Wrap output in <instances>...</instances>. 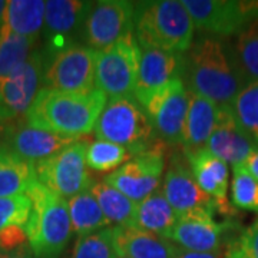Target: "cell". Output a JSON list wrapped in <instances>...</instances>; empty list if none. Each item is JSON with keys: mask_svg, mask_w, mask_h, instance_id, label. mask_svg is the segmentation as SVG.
Listing matches in <instances>:
<instances>
[{"mask_svg": "<svg viewBox=\"0 0 258 258\" xmlns=\"http://www.w3.org/2000/svg\"><path fill=\"white\" fill-rule=\"evenodd\" d=\"M132 155L128 149L113 144L109 141L96 139L88 145L86 149V164L96 172H108L115 171L125 162H128Z\"/></svg>", "mask_w": 258, "mask_h": 258, "instance_id": "obj_30", "label": "cell"}, {"mask_svg": "<svg viewBox=\"0 0 258 258\" xmlns=\"http://www.w3.org/2000/svg\"><path fill=\"white\" fill-rule=\"evenodd\" d=\"M244 168L249 172V175L252 178H255L258 181V147L252 149V152L249 154V157L247 158Z\"/></svg>", "mask_w": 258, "mask_h": 258, "instance_id": "obj_39", "label": "cell"}, {"mask_svg": "<svg viewBox=\"0 0 258 258\" xmlns=\"http://www.w3.org/2000/svg\"><path fill=\"white\" fill-rule=\"evenodd\" d=\"M135 3L126 0L95 2L81 30V43L102 52L134 33Z\"/></svg>", "mask_w": 258, "mask_h": 258, "instance_id": "obj_13", "label": "cell"}, {"mask_svg": "<svg viewBox=\"0 0 258 258\" xmlns=\"http://www.w3.org/2000/svg\"><path fill=\"white\" fill-rule=\"evenodd\" d=\"M0 258H35L30 244L15 249V251H0Z\"/></svg>", "mask_w": 258, "mask_h": 258, "instance_id": "obj_38", "label": "cell"}, {"mask_svg": "<svg viewBox=\"0 0 258 258\" xmlns=\"http://www.w3.org/2000/svg\"><path fill=\"white\" fill-rule=\"evenodd\" d=\"M36 181L35 164L0 148V198L26 194Z\"/></svg>", "mask_w": 258, "mask_h": 258, "instance_id": "obj_25", "label": "cell"}, {"mask_svg": "<svg viewBox=\"0 0 258 258\" xmlns=\"http://www.w3.org/2000/svg\"><path fill=\"white\" fill-rule=\"evenodd\" d=\"M162 192L178 217L189 214H208L214 217L217 212L234 214L228 201H218L200 188L182 151L174 152L169 158Z\"/></svg>", "mask_w": 258, "mask_h": 258, "instance_id": "obj_8", "label": "cell"}, {"mask_svg": "<svg viewBox=\"0 0 258 258\" xmlns=\"http://www.w3.org/2000/svg\"><path fill=\"white\" fill-rule=\"evenodd\" d=\"M232 227L231 221L218 222L208 214H189L178 217L168 240L185 251L217 252L224 244H228Z\"/></svg>", "mask_w": 258, "mask_h": 258, "instance_id": "obj_16", "label": "cell"}, {"mask_svg": "<svg viewBox=\"0 0 258 258\" xmlns=\"http://www.w3.org/2000/svg\"><path fill=\"white\" fill-rule=\"evenodd\" d=\"M189 91V89H188ZM218 119V106L210 99L189 91V108L186 115L182 151H197L207 148Z\"/></svg>", "mask_w": 258, "mask_h": 258, "instance_id": "obj_21", "label": "cell"}, {"mask_svg": "<svg viewBox=\"0 0 258 258\" xmlns=\"http://www.w3.org/2000/svg\"><path fill=\"white\" fill-rule=\"evenodd\" d=\"M232 50L247 82L258 81V19L237 33Z\"/></svg>", "mask_w": 258, "mask_h": 258, "instance_id": "obj_29", "label": "cell"}, {"mask_svg": "<svg viewBox=\"0 0 258 258\" xmlns=\"http://www.w3.org/2000/svg\"><path fill=\"white\" fill-rule=\"evenodd\" d=\"M232 169L234 175L231 184V195L234 207L258 214V181L249 175L244 165L235 166Z\"/></svg>", "mask_w": 258, "mask_h": 258, "instance_id": "obj_33", "label": "cell"}, {"mask_svg": "<svg viewBox=\"0 0 258 258\" xmlns=\"http://www.w3.org/2000/svg\"><path fill=\"white\" fill-rule=\"evenodd\" d=\"M106 98L96 88L85 93L42 88L23 118L36 128L69 138H79L95 129L108 102Z\"/></svg>", "mask_w": 258, "mask_h": 258, "instance_id": "obj_2", "label": "cell"}, {"mask_svg": "<svg viewBox=\"0 0 258 258\" xmlns=\"http://www.w3.org/2000/svg\"><path fill=\"white\" fill-rule=\"evenodd\" d=\"M184 56L186 88L217 106H231L247 81L230 43L224 37L201 35Z\"/></svg>", "mask_w": 258, "mask_h": 258, "instance_id": "obj_1", "label": "cell"}, {"mask_svg": "<svg viewBox=\"0 0 258 258\" xmlns=\"http://www.w3.org/2000/svg\"><path fill=\"white\" fill-rule=\"evenodd\" d=\"M225 258H258V220L228 241Z\"/></svg>", "mask_w": 258, "mask_h": 258, "instance_id": "obj_35", "label": "cell"}, {"mask_svg": "<svg viewBox=\"0 0 258 258\" xmlns=\"http://www.w3.org/2000/svg\"><path fill=\"white\" fill-rule=\"evenodd\" d=\"M194 28L205 35L225 37L258 19V0H182Z\"/></svg>", "mask_w": 258, "mask_h": 258, "instance_id": "obj_11", "label": "cell"}, {"mask_svg": "<svg viewBox=\"0 0 258 258\" xmlns=\"http://www.w3.org/2000/svg\"><path fill=\"white\" fill-rule=\"evenodd\" d=\"M113 228L93 232L89 235L78 237L75 242L71 258H118Z\"/></svg>", "mask_w": 258, "mask_h": 258, "instance_id": "obj_32", "label": "cell"}, {"mask_svg": "<svg viewBox=\"0 0 258 258\" xmlns=\"http://www.w3.org/2000/svg\"><path fill=\"white\" fill-rule=\"evenodd\" d=\"M37 40L0 28V78L13 74L36 50Z\"/></svg>", "mask_w": 258, "mask_h": 258, "instance_id": "obj_28", "label": "cell"}, {"mask_svg": "<svg viewBox=\"0 0 258 258\" xmlns=\"http://www.w3.org/2000/svg\"><path fill=\"white\" fill-rule=\"evenodd\" d=\"M178 220V214L166 201L162 191H157L138 204L134 227L168 238Z\"/></svg>", "mask_w": 258, "mask_h": 258, "instance_id": "obj_24", "label": "cell"}, {"mask_svg": "<svg viewBox=\"0 0 258 258\" xmlns=\"http://www.w3.org/2000/svg\"><path fill=\"white\" fill-rule=\"evenodd\" d=\"M176 258H225V252L217 251V252H194V251H185L179 249Z\"/></svg>", "mask_w": 258, "mask_h": 258, "instance_id": "obj_37", "label": "cell"}, {"mask_svg": "<svg viewBox=\"0 0 258 258\" xmlns=\"http://www.w3.org/2000/svg\"><path fill=\"white\" fill-rule=\"evenodd\" d=\"M134 33L141 49L186 53L192 46L194 23L182 2H138L135 3Z\"/></svg>", "mask_w": 258, "mask_h": 258, "instance_id": "obj_3", "label": "cell"}, {"mask_svg": "<svg viewBox=\"0 0 258 258\" xmlns=\"http://www.w3.org/2000/svg\"><path fill=\"white\" fill-rule=\"evenodd\" d=\"M118 258H128V257H125V255H119V257Z\"/></svg>", "mask_w": 258, "mask_h": 258, "instance_id": "obj_42", "label": "cell"}, {"mask_svg": "<svg viewBox=\"0 0 258 258\" xmlns=\"http://www.w3.org/2000/svg\"><path fill=\"white\" fill-rule=\"evenodd\" d=\"M91 191L108 221L116 224V227H134L138 204L129 200L126 195L119 192L116 188L105 184L103 181H95Z\"/></svg>", "mask_w": 258, "mask_h": 258, "instance_id": "obj_27", "label": "cell"}, {"mask_svg": "<svg viewBox=\"0 0 258 258\" xmlns=\"http://www.w3.org/2000/svg\"><path fill=\"white\" fill-rule=\"evenodd\" d=\"M257 147L248 134L241 128L231 106H218V119L212 131L207 149L232 168L245 164Z\"/></svg>", "mask_w": 258, "mask_h": 258, "instance_id": "obj_19", "label": "cell"}, {"mask_svg": "<svg viewBox=\"0 0 258 258\" xmlns=\"http://www.w3.org/2000/svg\"><path fill=\"white\" fill-rule=\"evenodd\" d=\"M45 9L43 0H9L2 26L16 35L39 40L45 25Z\"/></svg>", "mask_w": 258, "mask_h": 258, "instance_id": "obj_23", "label": "cell"}, {"mask_svg": "<svg viewBox=\"0 0 258 258\" xmlns=\"http://www.w3.org/2000/svg\"><path fill=\"white\" fill-rule=\"evenodd\" d=\"M231 109L241 128L258 147V81L245 83L232 102Z\"/></svg>", "mask_w": 258, "mask_h": 258, "instance_id": "obj_31", "label": "cell"}, {"mask_svg": "<svg viewBox=\"0 0 258 258\" xmlns=\"http://www.w3.org/2000/svg\"><path fill=\"white\" fill-rule=\"evenodd\" d=\"M95 2L49 0L45 9L43 39L46 50H57L81 42V30Z\"/></svg>", "mask_w": 258, "mask_h": 258, "instance_id": "obj_17", "label": "cell"}, {"mask_svg": "<svg viewBox=\"0 0 258 258\" xmlns=\"http://www.w3.org/2000/svg\"><path fill=\"white\" fill-rule=\"evenodd\" d=\"M5 9H6V2L0 0V28L3 25V13H5Z\"/></svg>", "mask_w": 258, "mask_h": 258, "instance_id": "obj_40", "label": "cell"}, {"mask_svg": "<svg viewBox=\"0 0 258 258\" xmlns=\"http://www.w3.org/2000/svg\"><path fill=\"white\" fill-rule=\"evenodd\" d=\"M93 131L96 138L126 148L132 157L159 141L147 112L135 98H111Z\"/></svg>", "mask_w": 258, "mask_h": 258, "instance_id": "obj_5", "label": "cell"}, {"mask_svg": "<svg viewBox=\"0 0 258 258\" xmlns=\"http://www.w3.org/2000/svg\"><path fill=\"white\" fill-rule=\"evenodd\" d=\"M142 108L159 141L166 145H182L189 108V91L182 78L174 79L161 88Z\"/></svg>", "mask_w": 258, "mask_h": 258, "instance_id": "obj_12", "label": "cell"}, {"mask_svg": "<svg viewBox=\"0 0 258 258\" xmlns=\"http://www.w3.org/2000/svg\"><path fill=\"white\" fill-rule=\"evenodd\" d=\"M78 139L36 128L28 123L25 118H18L5 123L0 134V148L8 149L32 164H37L53 157Z\"/></svg>", "mask_w": 258, "mask_h": 258, "instance_id": "obj_15", "label": "cell"}, {"mask_svg": "<svg viewBox=\"0 0 258 258\" xmlns=\"http://www.w3.org/2000/svg\"><path fill=\"white\" fill-rule=\"evenodd\" d=\"M119 255L128 258H176L179 247L162 235L137 227H113Z\"/></svg>", "mask_w": 258, "mask_h": 258, "instance_id": "obj_20", "label": "cell"}, {"mask_svg": "<svg viewBox=\"0 0 258 258\" xmlns=\"http://www.w3.org/2000/svg\"><path fill=\"white\" fill-rule=\"evenodd\" d=\"M166 144L158 141L154 147L129 159L123 165L105 176L103 182L116 188L134 203H142L157 192L165 169Z\"/></svg>", "mask_w": 258, "mask_h": 258, "instance_id": "obj_10", "label": "cell"}, {"mask_svg": "<svg viewBox=\"0 0 258 258\" xmlns=\"http://www.w3.org/2000/svg\"><path fill=\"white\" fill-rule=\"evenodd\" d=\"M29 244L25 227L12 225L0 230V251H15Z\"/></svg>", "mask_w": 258, "mask_h": 258, "instance_id": "obj_36", "label": "cell"}, {"mask_svg": "<svg viewBox=\"0 0 258 258\" xmlns=\"http://www.w3.org/2000/svg\"><path fill=\"white\" fill-rule=\"evenodd\" d=\"M68 207H69L72 230L74 234H76V237H83L105 230L111 224L103 215L101 207L91 189L72 197L68 201Z\"/></svg>", "mask_w": 258, "mask_h": 258, "instance_id": "obj_26", "label": "cell"}, {"mask_svg": "<svg viewBox=\"0 0 258 258\" xmlns=\"http://www.w3.org/2000/svg\"><path fill=\"white\" fill-rule=\"evenodd\" d=\"M32 214V200L26 194L0 198V230L19 225L26 227Z\"/></svg>", "mask_w": 258, "mask_h": 258, "instance_id": "obj_34", "label": "cell"}, {"mask_svg": "<svg viewBox=\"0 0 258 258\" xmlns=\"http://www.w3.org/2000/svg\"><path fill=\"white\" fill-rule=\"evenodd\" d=\"M185 71L184 53L165 52L159 49H141L135 99L141 106L161 88L182 78Z\"/></svg>", "mask_w": 258, "mask_h": 258, "instance_id": "obj_18", "label": "cell"}, {"mask_svg": "<svg viewBox=\"0 0 258 258\" xmlns=\"http://www.w3.org/2000/svg\"><path fill=\"white\" fill-rule=\"evenodd\" d=\"M43 86L42 47L13 74L0 78V118L5 122L23 118Z\"/></svg>", "mask_w": 258, "mask_h": 258, "instance_id": "obj_14", "label": "cell"}, {"mask_svg": "<svg viewBox=\"0 0 258 258\" xmlns=\"http://www.w3.org/2000/svg\"><path fill=\"white\" fill-rule=\"evenodd\" d=\"M184 155L191 166L197 184L204 192L218 201H227L228 165L222 159L212 155L207 148L184 152Z\"/></svg>", "mask_w": 258, "mask_h": 258, "instance_id": "obj_22", "label": "cell"}, {"mask_svg": "<svg viewBox=\"0 0 258 258\" xmlns=\"http://www.w3.org/2000/svg\"><path fill=\"white\" fill-rule=\"evenodd\" d=\"M32 214L25 227L35 258H60L74 230L68 201L39 181L26 192Z\"/></svg>", "mask_w": 258, "mask_h": 258, "instance_id": "obj_4", "label": "cell"}, {"mask_svg": "<svg viewBox=\"0 0 258 258\" xmlns=\"http://www.w3.org/2000/svg\"><path fill=\"white\" fill-rule=\"evenodd\" d=\"M43 52V88L62 92L85 93L95 89L98 52L75 42L57 50Z\"/></svg>", "mask_w": 258, "mask_h": 258, "instance_id": "obj_6", "label": "cell"}, {"mask_svg": "<svg viewBox=\"0 0 258 258\" xmlns=\"http://www.w3.org/2000/svg\"><path fill=\"white\" fill-rule=\"evenodd\" d=\"M88 144L78 139L53 157L35 164L37 181L56 195L71 200L95 184L86 164Z\"/></svg>", "mask_w": 258, "mask_h": 258, "instance_id": "obj_9", "label": "cell"}, {"mask_svg": "<svg viewBox=\"0 0 258 258\" xmlns=\"http://www.w3.org/2000/svg\"><path fill=\"white\" fill-rule=\"evenodd\" d=\"M141 46L135 33L98 52L95 88L111 98H135Z\"/></svg>", "mask_w": 258, "mask_h": 258, "instance_id": "obj_7", "label": "cell"}, {"mask_svg": "<svg viewBox=\"0 0 258 258\" xmlns=\"http://www.w3.org/2000/svg\"><path fill=\"white\" fill-rule=\"evenodd\" d=\"M5 123H6V122H5V120L0 118V134H2V131H3V126H5Z\"/></svg>", "mask_w": 258, "mask_h": 258, "instance_id": "obj_41", "label": "cell"}]
</instances>
